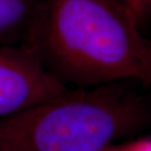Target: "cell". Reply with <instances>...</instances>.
<instances>
[{"instance_id": "cell-4", "label": "cell", "mask_w": 151, "mask_h": 151, "mask_svg": "<svg viewBox=\"0 0 151 151\" xmlns=\"http://www.w3.org/2000/svg\"><path fill=\"white\" fill-rule=\"evenodd\" d=\"M38 4L39 0H0V45L22 44Z\"/></svg>"}, {"instance_id": "cell-2", "label": "cell", "mask_w": 151, "mask_h": 151, "mask_svg": "<svg viewBox=\"0 0 151 151\" xmlns=\"http://www.w3.org/2000/svg\"><path fill=\"white\" fill-rule=\"evenodd\" d=\"M132 81L68 88L0 120V151H94L129 139L151 120Z\"/></svg>"}, {"instance_id": "cell-1", "label": "cell", "mask_w": 151, "mask_h": 151, "mask_svg": "<svg viewBox=\"0 0 151 151\" xmlns=\"http://www.w3.org/2000/svg\"><path fill=\"white\" fill-rule=\"evenodd\" d=\"M22 44L66 87L151 83V43L123 0H39Z\"/></svg>"}, {"instance_id": "cell-5", "label": "cell", "mask_w": 151, "mask_h": 151, "mask_svg": "<svg viewBox=\"0 0 151 151\" xmlns=\"http://www.w3.org/2000/svg\"><path fill=\"white\" fill-rule=\"evenodd\" d=\"M94 151H151V137L149 135L132 137L121 143H113Z\"/></svg>"}, {"instance_id": "cell-6", "label": "cell", "mask_w": 151, "mask_h": 151, "mask_svg": "<svg viewBox=\"0 0 151 151\" xmlns=\"http://www.w3.org/2000/svg\"><path fill=\"white\" fill-rule=\"evenodd\" d=\"M123 1L139 23L146 16L151 5V0H123Z\"/></svg>"}, {"instance_id": "cell-3", "label": "cell", "mask_w": 151, "mask_h": 151, "mask_svg": "<svg viewBox=\"0 0 151 151\" xmlns=\"http://www.w3.org/2000/svg\"><path fill=\"white\" fill-rule=\"evenodd\" d=\"M23 44L0 45V120L67 89Z\"/></svg>"}]
</instances>
